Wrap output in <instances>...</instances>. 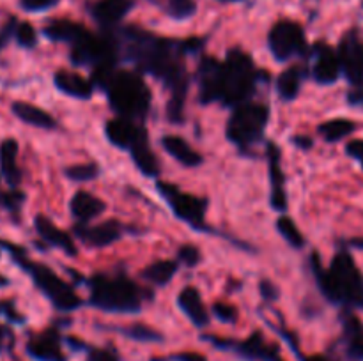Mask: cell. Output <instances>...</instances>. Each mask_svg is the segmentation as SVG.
Returning a JSON list of instances; mask_svg holds the SVG:
<instances>
[{
  "instance_id": "f35d334b",
  "label": "cell",
  "mask_w": 363,
  "mask_h": 361,
  "mask_svg": "<svg viewBox=\"0 0 363 361\" xmlns=\"http://www.w3.org/2000/svg\"><path fill=\"white\" fill-rule=\"evenodd\" d=\"M213 315H215L218 321L227 322V324H233L236 322L238 319V310L233 306V304H227V303H215L213 304Z\"/></svg>"
},
{
  "instance_id": "9c48e42d",
  "label": "cell",
  "mask_w": 363,
  "mask_h": 361,
  "mask_svg": "<svg viewBox=\"0 0 363 361\" xmlns=\"http://www.w3.org/2000/svg\"><path fill=\"white\" fill-rule=\"evenodd\" d=\"M119 57V42L110 35H96L85 32L73 46L69 59L74 66H101V64L117 62Z\"/></svg>"
},
{
  "instance_id": "f5cc1de1",
  "label": "cell",
  "mask_w": 363,
  "mask_h": 361,
  "mask_svg": "<svg viewBox=\"0 0 363 361\" xmlns=\"http://www.w3.org/2000/svg\"><path fill=\"white\" fill-rule=\"evenodd\" d=\"M220 2H236V0H220Z\"/></svg>"
},
{
  "instance_id": "7bdbcfd3",
  "label": "cell",
  "mask_w": 363,
  "mask_h": 361,
  "mask_svg": "<svg viewBox=\"0 0 363 361\" xmlns=\"http://www.w3.org/2000/svg\"><path fill=\"white\" fill-rule=\"evenodd\" d=\"M259 290H261L262 297H264L266 301H277L280 296L277 285L273 282H269V280H261V283H259Z\"/></svg>"
},
{
  "instance_id": "7402d4cb",
  "label": "cell",
  "mask_w": 363,
  "mask_h": 361,
  "mask_svg": "<svg viewBox=\"0 0 363 361\" xmlns=\"http://www.w3.org/2000/svg\"><path fill=\"white\" fill-rule=\"evenodd\" d=\"M130 154L138 172L144 173L145 177H151V179H156L160 176V161L155 152H152L151 145H149V134L145 127L140 137L137 138V142L131 145Z\"/></svg>"
},
{
  "instance_id": "ba28073f",
  "label": "cell",
  "mask_w": 363,
  "mask_h": 361,
  "mask_svg": "<svg viewBox=\"0 0 363 361\" xmlns=\"http://www.w3.org/2000/svg\"><path fill=\"white\" fill-rule=\"evenodd\" d=\"M156 188H158V193L162 195L163 200L170 205L172 212L181 222H184L199 232H211V229L206 225V211H208L206 198L184 193L174 184L162 183V180L156 183Z\"/></svg>"
},
{
  "instance_id": "4dcf8cb0",
  "label": "cell",
  "mask_w": 363,
  "mask_h": 361,
  "mask_svg": "<svg viewBox=\"0 0 363 361\" xmlns=\"http://www.w3.org/2000/svg\"><path fill=\"white\" fill-rule=\"evenodd\" d=\"M344 333H346L350 356L354 360H363V324L360 319L347 314L344 317Z\"/></svg>"
},
{
  "instance_id": "7dc6e473",
  "label": "cell",
  "mask_w": 363,
  "mask_h": 361,
  "mask_svg": "<svg viewBox=\"0 0 363 361\" xmlns=\"http://www.w3.org/2000/svg\"><path fill=\"white\" fill-rule=\"evenodd\" d=\"M176 361H208L206 360L204 354H199V353H181L174 356Z\"/></svg>"
},
{
  "instance_id": "d6986e66",
  "label": "cell",
  "mask_w": 363,
  "mask_h": 361,
  "mask_svg": "<svg viewBox=\"0 0 363 361\" xmlns=\"http://www.w3.org/2000/svg\"><path fill=\"white\" fill-rule=\"evenodd\" d=\"M27 353L38 361H66L60 349L59 333L55 329H48L28 340Z\"/></svg>"
},
{
  "instance_id": "83f0119b",
  "label": "cell",
  "mask_w": 363,
  "mask_h": 361,
  "mask_svg": "<svg viewBox=\"0 0 363 361\" xmlns=\"http://www.w3.org/2000/svg\"><path fill=\"white\" fill-rule=\"evenodd\" d=\"M85 32H87V28L69 20H52L45 28H43V34H45L50 41L67 42V45L71 46H73Z\"/></svg>"
},
{
  "instance_id": "d6a6232c",
  "label": "cell",
  "mask_w": 363,
  "mask_h": 361,
  "mask_svg": "<svg viewBox=\"0 0 363 361\" xmlns=\"http://www.w3.org/2000/svg\"><path fill=\"white\" fill-rule=\"evenodd\" d=\"M277 230H279L280 236H282L293 248L305 246L303 234H301V230L298 229V225L289 218V216L282 214L279 219H277Z\"/></svg>"
},
{
  "instance_id": "11a10c76",
  "label": "cell",
  "mask_w": 363,
  "mask_h": 361,
  "mask_svg": "<svg viewBox=\"0 0 363 361\" xmlns=\"http://www.w3.org/2000/svg\"><path fill=\"white\" fill-rule=\"evenodd\" d=\"M277 361H282V360H277Z\"/></svg>"
},
{
  "instance_id": "8d00e7d4",
  "label": "cell",
  "mask_w": 363,
  "mask_h": 361,
  "mask_svg": "<svg viewBox=\"0 0 363 361\" xmlns=\"http://www.w3.org/2000/svg\"><path fill=\"white\" fill-rule=\"evenodd\" d=\"M14 41L25 50H30L38 45V32L28 21H18L16 30H14Z\"/></svg>"
},
{
  "instance_id": "30bf717a",
  "label": "cell",
  "mask_w": 363,
  "mask_h": 361,
  "mask_svg": "<svg viewBox=\"0 0 363 361\" xmlns=\"http://www.w3.org/2000/svg\"><path fill=\"white\" fill-rule=\"evenodd\" d=\"M268 48L277 62H287L293 57L301 55L307 50V39L300 23L280 20L268 34Z\"/></svg>"
},
{
  "instance_id": "7a4b0ae2",
  "label": "cell",
  "mask_w": 363,
  "mask_h": 361,
  "mask_svg": "<svg viewBox=\"0 0 363 361\" xmlns=\"http://www.w3.org/2000/svg\"><path fill=\"white\" fill-rule=\"evenodd\" d=\"M311 265L319 290L326 299L342 306L363 310V275L350 251L340 250L333 257L328 269L321 264L318 253H312Z\"/></svg>"
},
{
  "instance_id": "f6af8a7d",
  "label": "cell",
  "mask_w": 363,
  "mask_h": 361,
  "mask_svg": "<svg viewBox=\"0 0 363 361\" xmlns=\"http://www.w3.org/2000/svg\"><path fill=\"white\" fill-rule=\"evenodd\" d=\"M346 152H347V156H351L353 159L360 161L362 166H363V140L347 142Z\"/></svg>"
},
{
  "instance_id": "db71d44e",
  "label": "cell",
  "mask_w": 363,
  "mask_h": 361,
  "mask_svg": "<svg viewBox=\"0 0 363 361\" xmlns=\"http://www.w3.org/2000/svg\"><path fill=\"white\" fill-rule=\"evenodd\" d=\"M0 200H2V195H0Z\"/></svg>"
},
{
  "instance_id": "484cf974",
  "label": "cell",
  "mask_w": 363,
  "mask_h": 361,
  "mask_svg": "<svg viewBox=\"0 0 363 361\" xmlns=\"http://www.w3.org/2000/svg\"><path fill=\"white\" fill-rule=\"evenodd\" d=\"M0 173L11 188L21 183V170L18 166V142L14 138H6L0 144Z\"/></svg>"
},
{
  "instance_id": "5bb4252c",
  "label": "cell",
  "mask_w": 363,
  "mask_h": 361,
  "mask_svg": "<svg viewBox=\"0 0 363 361\" xmlns=\"http://www.w3.org/2000/svg\"><path fill=\"white\" fill-rule=\"evenodd\" d=\"M342 74L350 88H363V45L354 35H347L339 48Z\"/></svg>"
},
{
  "instance_id": "d590c367",
  "label": "cell",
  "mask_w": 363,
  "mask_h": 361,
  "mask_svg": "<svg viewBox=\"0 0 363 361\" xmlns=\"http://www.w3.org/2000/svg\"><path fill=\"white\" fill-rule=\"evenodd\" d=\"M123 333L128 338L137 340V342H162L163 340V336L158 331L145 324H131L124 328Z\"/></svg>"
},
{
  "instance_id": "e0dca14e",
  "label": "cell",
  "mask_w": 363,
  "mask_h": 361,
  "mask_svg": "<svg viewBox=\"0 0 363 361\" xmlns=\"http://www.w3.org/2000/svg\"><path fill=\"white\" fill-rule=\"evenodd\" d=\"M34 229L38 232V236L45 241L50 246H55L59 250H62L64 253L69 255V257H77L78 248L74 244L73 237L67 232L60 230L59 227H55L52 223V219L46 218L45 214H38L34 218Z\"/></svg>"
},
{
  "instance_id": "44dd1931",
  "label": "cell",
  "mask_w": 363,
  "mask_h": 361,
  "mask_svg": "<svg viewBox=\"0 0 363 361\" xmlns=\"http://www.w3.org/2000/svg\"><path fill=\"white\" fill-rule=\"evenodd\" d=\"M53 85L62 94L74 99H91L92 94H94V85H92V81L84 78L82 74L73 73V71H57L53 74Z\"/></svg>"
},
{
  "instance_id": "277c9868",
  "label": "cell",
  "mask_w": 363,
  "mask_h": 361,
  "mask_svg": "<svg viewBox=\"0 0 363 361\" xmlns=\"http://www.w3.org/2000/svg\"><path fill=\"white\" fill-rule=\"evenodd\" d=\"M264 74L255 67L254 60L243 50L233 48L222 62L218 78V103L236 108L250 99Z\"/></svg>"
},
{
  "instance_id": "836d02e7",
  "label": "cell",
  "mask_w": 363,
  "mask_h": 361,
  "mask_svg": "<svg viewBox=\"0 0 363 361\" xmlns=\"http://www.w3.org/2000/svg\"><path fill=\"white\" fill-rule=\"evenodd\" d=\"M165 13L172 20H188L197 13V4L195 0H167Z\"/></svg>"
},
{
  "instance_id": "f1b7e54d",
  "label": "cell",
  "mask_w": 363,
  "mask_h": 361,
  "mask_svg": "<svg viewBox=\"0 0 363 361\" xmlns=\"http://www.w3.org/2000/svg\"><path fill=\"white\" fill-rule=\"evenodd\" d=\"M305 71L300 66H291L279 74L277 78V94L282 101H293L298 98L303 84Z\"/></svg>"
},
{
  "instance_id": "8992f818",
  "label": "cell",
  "mask_w": 363,
  "mask_h": 361,
  "mask_svg": "<svg viewBox=\"0 0 363 361\" xmlns=\"http://www.w3.org/2000/svg\"><path fill=\"white\" fill-rule=\"evenodd\" d=\"M105 92L110 108L119 117L144 119L151 108V91L135 71H117Z\"/></svg>"
},
{
  "instance_id": "f546056e",
  "label": "cell",
  "mask_w": 363,
  "mask_h": 361,
  "mask_svg": "<svg viewBox=\"0 0 363 361\" xmlns=\"http://www.w3.org/2000/svg\"><path fill=\"white\" fill-rule=\"evenodd\" d=\"M179 271V262L176 260H156L149 264L144 271L140 273L145 282L152 283L155 287H165L172 282L174 276Z\"/></svg>"
},
{
  "instance_id": "2e32d148",
  "label": "cell",
  "mask_w": 363,
  "mask_h": 361,
  "mask_svg": "<svg viewBox=\"0 0 363 361\" xmlns=\"http://www.w3.org/2000/svg\"><path fill=\"white\" fill-rule=\"evenodd\" d=\"M222 62L213 57H204L199 64V101L202 105L218 101V78Z\"/></svg>"
},
{
  "instance_id": "4316f807",
  "label": "cell",
  "mask_w": 363,
  "mask_h": 361,
  "mask_svg": "<svg viewBox=\"0 0 363 361\" xmlns=\"http://www.w3.org/2000/svg\"><path fill=\"white\" fill-rule=\"evenodd\" d=\"M11 112L21 120V122L28 124V126L41 127V130H55L57 120L50 115L46 110L39 108V106L30 105L25 101H14L11 105Z\"/></svg>"
},
{
  "instance_id": "5b68a950",
  "label": "cell",
  "mask_w": 363,
  "mask_h": 361,
  "mask_svg": "<svg viewBox=\"0 0 363 361\" xmlns=\"http://www.w3.org/2000/svg\"><path fill=\"white\" fill-rule=\"evenodd\" d=\"M0 246L13 257V260L18 264V268H21L28 276H30L34 285L48 297L50 303H52L57 310L73 311L82 306L84 301H82L80 296L74 292L73 287H71L69 283L64 282L59 275H55L48 265L39 264V262H32L30 258L27 257L23 248L16 246V244H11L7 243V241H0Z\"/></svg>"
},
{
  "instance_id": "52a82bcc",
  "label": "cell",
  "mask_w": 363,
  "mask_h": 361,
  "mask_svg": "<svg viewBox=\"0 0 363 361\" xmlns=\"http://www.w3.org/2000/svg\"><path fill=\"white\" fill-rule=\"evenodd\" d=\"M269 120V108L262 103L247 101L233 110L227 122V138L241 152H248L264 137Z\"/></svg>"
},
{
  "instance_id": "c3c4849f",
  "label": "cell",
  "mask_w": 363,
  "mask_h": 361,
  "mask_svg": "<svg viewBox=\"0 0 363 361\" xmlns=\"http://www.w3.org/2000/svg\"><path fill=\"white\" fill-rule=\"evenodd\" d=\"M291 142H293L294 145H298V147H301V149H311L312 145H314V140H312V138L300 137V134H298V137L291 138Z\"/></svg>"
},
{
  "instance_id": "e575fe53",
  "label": "cell",
  "mask_w": 363,
  "mask_h": 361,
  "mask_svg": "<svg viewBox=\"0 0 363 361\" xmlns=\"http://www.w3.org/2000/svg\"><path fill=\"white\" fill-rule=\"evenodd\" d=\"M64 173L73 183H87V180H92L99 176V166L96 163H84V165L67 166Z\"/></svg>"
},
{
  "instance_id": "ffe728a7",
  "label": "cell",
  "mask_w": 363,
  "mask_h": 361,
  "mask_svg": "<svg viewBox=\"0 0 363 361\" xmlns=\"http://www.w3.org/2000/svg\"><path fill=\"white\" fill-rule=\"evenodd\" d=\"M106 205L101 198L92 195L91 191L80 190L71 197L69 200V212L77 223H89L94 218L101 216L105 212Z\"/></svg>"
},
{
  "instance_id": "f907efd6",
  "label": "cell",
  "mask_w": 363,
  "mask_h": 361,
  "mask_svg": "<svg viewBox=\"0 0 363 361\" xmlns=\"http://www.w3.org/2000/svg\"><path fill=\"white\" fill-rule=\"evenodd\" d=\"M350 244H351V246L362 248V250H363V239H351Z\"/></svg>"
},
{
  "instance_id": "74e56055",
  "label": "cell",
  "mask_w": 363,
  "mask_h": 361,
  "mask_svg": "<svg viewBox=\"0 0 363 361\" xmlns=\"http://www.w3.org/2000/svg\"><path fill=\"white\" fill-rule=\"evenodd\" d=\"M177 258H179L181 264H184L186 268H195V265L201 264L202 253L197 246L194 244H183L177 250Z\"/></svg>"
},
{
  "instance_id": "60d3db41",
  "label": "cell",
  "mask_w": 363,
  "mask_h": 361,
  "mask_svg": "<svg viewBox=\"0 0 363 361\" xmlns=\"http://www.w3.org/2000/svg\"><path fill=\"white\" fill-rule=\"evenodd\" d=\"M59 2L60 0H20V6L27 13H43L55 7Z\"/></svg>"
},
{
  "instance_id": "7c38bea8",
  "label": "cell",
  "mask_w": 363,
  "mask_h": 361,
  "mask_svg": "<svg viewBox=\"0 0 363 361\" xmlns=\"http://www.w3.org/2000/svg\"><path fill=\"white\" fill-rule=\"evenodd\" d=\"M266 154H268V176L272 190H269V204L275 211L284 212L287 209V191H286V176L282 170V154L280 149L273 142L266 145Z\"/></svg>"
},
{
  "instance_id": "ac0fdd59",
  "label": "cell",
  "mask_w": 363,
  "mask_h": 361,
  "mask_svg": "<svg viewBox=\"0 0 363 361\" xmlns=\"http://www.w3.org/2000/svg\"><path fill=\"white\" fill-rule=\"evenodd\" d=\"M131 9L133 0H96L89 11L101 27L110 28L121 23Z\"/></svg>"
},
{
  "instance_id": "3957f363",
  "label": "cell",
  "mask_w": 363,
  "mask_h": 361,
  "mask_svg": "<svg viewBox=\"0 0 363 361\" xmlns=\"http://www.w3.org/2000/svg\"><path fill=\"white\" fill-rule=\"evenodd\" d=\"M89 303L94 308L112 314H137L147 297V290L124 275H99L87 280Z\"/></svg>"
},
{
  "instance_id": "8fae6325",
  "label": "cell",
  "mask_w": 363,
  "mask_h": 361,
  "mask_svg": "<svg viewBox=\"0 0 363 361\" xmlns=\"http://www.w3.org/2000/svg\"><path fill=\"white\" fill-rule=\"evenodd\" d=\"M342 74V64H340L339 52L330 48L325 42H318L312 48V64L311 76L321 85H332L339 80Z\"/></svg>"
},
{
  "instance_id": "1f68e13d",
  "label": "cell",
  "mask_w": 363,
  "mask_h": 361,
  "mask_svg": "<svg viewBox=\"0 0 363 361\" xmlns=\"http://www.w3.org/2000/svg\"><path fill=\"white\" fill-rule=\"evenodd\" d=\"M357 130V122L350 119H332L326 122L319 124L318 131L326 142H340L342 138L350 137Z\"/></svg>"
},
{
  "instance_id": "9a60e30c",
  "label": "cell",
  "mask_w": 363,
  "mask_h": 361,
  "mask_svg": "<svg viewBox=\"0 0 363 361\" xmlns=\"http://www.w3.org/2000/svg\"><path fill=\"white\" fill-rule=\"evenodd\" d=\"M144 131V126H138L131 119L126 117H113V119L106 120L105 124V137L113 147L123 149V151H130L131 145L137 142L140 133Z\"/></svg>"
},
{
  "instance_id": "681fc988",
  "label": "cell",
  "mask_w": 363,
  "mask_h": 361,
  "mask_svg": "<svg viewBox=\"0 0 363 361\" xmlns=\"http://www.w3.org/2000/svg\"><path fill=\"white\" fill-rule=\"evenodd\" d=\"M301 361H330L323 356H311V357H301Z\"/></svg>"
},
{
  "instance_id": "4fadbf2b",
  "label": "cell",
  "mask_w": 363,
  "mask_h": 361,
  "mask_svg": "<svg viewBox=\"0 0 363 361\" xmlns=\"http://www.w3.org/2000/svg\"><path fill=\"white\" fill-rule=\"evenodd\" d=\"M74 234L92 248H105L117 243L124 234V225L117 219H106L98 225H87V223H77Z\"/></svg>"
},
{
  "instance_id": "ab89813d",
  "label": "cell",
  "mask_w": 363,
  "mask_h": 361,
  "mask_svg": "<svg viewBox=\"0 0 363 361\" xmlns=\"http://www.w3.org/2000/svg\"><path fill=\"white\" fill-rule=\"evenodd\" d=\"M23 202H25V195L21 193V191L14 190L13 188L11 191H7V193L2 195V200H0V204H2L7 211L18 212L21 209V205H23Z\"/></svg>"
},
{
  "instance_id": "603a6c76",
  "label": "cell",
  "mask_w": 363,
  "mask_h": 361,
  "mask_svg": "<svg viewBox=\"0 0 363 361\" xmlns=\"http://www.w3.org/2000/svg\"><path fill=\"white\" fill-rule=\"evenodd\" d=\"M177 306L181 308L184 315L194 322L197 328H204L209 322V314L206 310V304L202 301L201 292L195 287H184L177 294Z\"/></svg>"
},
{
  "instance_id": "6da1fadb",
  "label": "cell",
  "mask_w": 363,
  "mask_h": 361,
  "mask_svg": "<svg viewBox=\"0 0 363 361\" xmlns=\"http://www.w3.org/2000/svg\"><path fill=\"white\" fill-rule=\"evenodd\" d=\"M123 35L128 41V59L140 71L158 78L170 91L169 103H167V117L170 122H183L190 78L181 57L201 48L202 41L199 39L172 41V39L156 38L137 28H128Z\"/></svg>"
},
{
  "instance_id": "cb8c5ba5",
  "label": "cell",
  "mask_w": 363,
  "mask_h": 361,
  "mask_svg": "<svg viewBox=\"0 0 363 361\" xmlns=\"http://www.w3.org/2000/svg\"><path fill=\"white\" fill-rule=\"evenodd\" d=\"M162 147L165 149V152H169L177 163H181L186 168H197L202 165L204 158L201 156V152L195 151L183 137H177V134H165L162 137Z\"/></svg>"
},
{
  "instance_id": "b9f144b4",
  "label": "cell",
  "mask_w": 363,
  "mask_h": 361,
  "mask_svg": "<svg viewBox=\"0 0 363 361\" xmlns=\"http://www.w3.org/2000/svg\"><path fill=\"white\" fill-rule=\"evenodd\" d=\"M16 25H18V21L14 20V18H9V20H7V23H4L2 27H0V50H2L4 46H6L7 42L14 38Z\"/></svg>"
},
{
  "instance_id": "d4e9b609",
  "label": "cell",
  "mask_w": 363,
  "mask_h": 361,
  "mask_svg": "<svg viewBox=\"0 0 363 361\" xmlns=\"http://www.w3.org/2000/svg\"><path fill=\"white\" fill-rule=\"evenodd\" d=\"M238 353L248 360H262V361H277L279 357V347L273 343H266L261 331H255L248 336L245 342L234 343Z\"/></svg>"
},
{
  "instance_id": "ee69618b",
  "label": "cell",
  "mask_w": 363,
  "mask_h": 361,
  "mask_svg": "<svg viewBox=\"0 0 363 361\" xmlns=\"http://www.w3.org/2000/svg\"><path fill=\"white\" fill-rule=\"evenodd\" d=\"M87 361H119V357L110 349H94L89 353Z\"/></svg>"
},
{
  "instance_id": "816d5d0a",
  "label": "cell",
  "mask_w": 363,
  "mask_h": 361,
  "mask_svg": "<svg viewBox=\"0 0 363 361\" xmlns=\"http://www.w3.org/2000/svg\"><path fill=\"white\" fill-rule=\"evenodd\" d=\"M2 342H4V329L0 328V349H2Z\"/></svg>"
},
{
  "instance_id": "bcb514c9",
  "label": "cell",
  "mask_w": 363,
  "mask_h": 361,
  "mask_svg": "<svg viewBox=\"0 0 363 361\" xmlns=\"http://www.w3.org/2000/svg\"><path fill=\"white\" fill-rule=\"evenodd\" d=\"M0 315H4L9 321L16 322V324H21V321H23V317L16 314L13 303H6V301H0Z\"/></svg>"
}]
</instances>
